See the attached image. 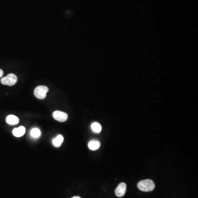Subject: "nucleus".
<instances>
[{"instance_id":"nucleus-12","label":"nucleus","mask_w":198,"mask_h":198,"mask_svg":"<svg viewBox=\"0 0 198 198\" xmlns=\"http://www.w3.org/2000/svg\"><path fill=\"white\" fill-rule=\"evenodd\" d=\"M3 75V71L1 69H0V78L2 77Z\"/></svg>"},{"instance_id":"nucleus-9","label":"nucleus","mask_w":198,"mask_h":198,"mask_svg":"<svg viewBox=\"0 0 198 198\" xmlns=\"http://www.w3.org/2000/svg\"><path fill=\"white\" fill-rule=\"evenodd\" d=\"M88 147L91 150H96L100 147V143L98 140H91L88 144Z\"/></svg>"},{"instance_id":"nucleus-3","label":"nucleus","mask_w":198,"mask_h":198,"mask_svg":"<svg viewBox=\"0 0 198 198\" xmlns=\"http://www.w3.org/2000/svg\"><path fill=\"white\" fill-rule=\"evenodd\" d=\"M49 88L46 86L40 85L37 87L34 90V95L38 99H44L46 98L47 93L49 91Z\"/></svg>"},{"instance_id":"nucleus-6","label":"nucleus","mask_w":198,"mask_h":198,"mask_svg":"<svg viewBox=\"0 0 198 198\" xmlns=\"http://www.w3.org/2000/svg\"><path fill=\"white\" fill-rule=\"evenodd\" d=\"M25 128L24 126H23L16 128L12 131L13 134L16 137H21L25 134Z\"/></svg>"},{"instance_id":"nucleus-7","label":"nucleus","mask_w":198,"mask_h":198,"mask_svg":"<svg viewBox=\"0 0 198 198\" xmlns=\"http://www.w3.org/2000/svg\"><path fill=\"white\" fill-rule=\"evenodd\" d=\"M6 122L8 124L10 125H15V124H17L19 123V119L16 116L10 115L7 117Z\"/></svg>"},{"instance_id":"nucleus-11","label":"nucleus","mask_w":198,"mask_h":198,"mask_svg":"<svg viewBox=\"0 0 198 198\" xmlns=\"http://www.w3.org/2000/svg\"><path fill=\"white\" fill-rule=\"evenodd\" d=\"M91 129L93 130V131L95 133H99L102 130V127H101V124L98 122H94L93 123H92V124L91 126Z\"/></svg>"},{"instance_id":"nucleus-8","label":"nucleus","mask_w":198,"mask_h":198,"mask_svg":"<svg viewBox=\"0 0 198 198\" xmlns=\"http://www.w3.org/2000/svg\"><path fill=\"white\" fill-rule=\"evenodd\" d=\"M64 138L62 135H58L56 137L52 140L53 145L56 148L60 147L62 143L63 142Z\"/></svg>"},{"instance_id":"nucleus-2","label":"nucleus","mask_w":198,"mask_h":198,"mask_svg":"<svg viewBox=\"0 0 198 198\" xmlns=\"http://www.w3.org/2000/svg\"><path fill=\"white\" fill-rule=\"evenodd\" d=\"M18 78L14 74H9L6 77H3L1 79V82L3 85L13 86L15 85L17 82Z\"/></svg>"},{"instance_id":"nucleus-1","label":"nucleus","mask_w":198,"mask_h":198,"mask_svg":"<svg viewBox=\"0 0 198 198\" xmlns=\"http://www.w3.org/2000/svg\"><path fill=\"white\" fill-rule=\"evenodd\" d=\"M155 185L154 182L150 179H145L138 183V188L143 192H151L154 190Z\"/></svg>"},{"instance_id":"nucleus-10","label":"nucleus","mask_w":198,"mask_h":198,"mask_svg":"<svg viewBox=\"0 0 198 198\" xmlns=\"http://www.w3.org/2000/svg\"><path fill=\"white\" fill-rule=\"evenodd\" d=\"M41 134V133L40 130L38 128H33V129L31 130L30 135H31V136L33 138H35V139L38 138L40 137Z\"/></svg>"},{"instance_id":"nucleus-13","label":"nucleus","mask_w":198,"mask_h":198,"mask_svg":"<svg viewBox=\"0 0 198 198\" xmlns=\"http://www.w3.org/2000/svg\"><path fill=\"white\" fill-rule=\"evenodd\" d=\"M72 198H81L80 197H78V196H75V197H73Z\"/></svg>"},{"instance_id":"nucleus-5","label":"nucleus","mask_w":198,"mask_h":198,"mask_svg":"<svg viewBox=\"0 0 198 198\" xmlns=\"http://www.w3.org/2000/svg\"><path fill=\"white\" fill-rule=\"evenodd\" d=\"M126 185L124 183H121L116 189L115 194L117 197H123L126 192Z\"/></svg>"},{"instance_id":"nucleus-4","label":"nucleus","mask_w":198,"mask_h":198,"mask_svg":"<svg viewBox=\"0 0 198 198\" xmlns=\"http://www.w3.org/2000/svg\"><path fill=\"white\" fill-rule=\"evenodd\" d=\"M52 116L55 120L60 122H66L68 119V115L65 112L60 111H55Z\"/></svg>"}]
</instances>
